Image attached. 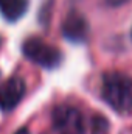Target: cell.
I'll return each mask as SVG.
<instances>
[{"mask_svg":"<svg viewBox=\"0 0 132 134\" xmlns=\"http://www.w3.org/2000/svg\"><path fill=\"white\" fill-rule=\"evenodd\" d=\"M101 94L104 101L118 114H129L132 109V80L124 73H106Z\"/></svg>","mask_w":132,"mask_h":134,"instance_id":"1","label":"cell"},{"mask_svg":"<svg viewBox=\"0 0 132 134\" xmlns=\"http://www.w3.org/2000/svg\"><path fill=\"white\" fill-rule=\"evenodd\" d=\"M22 52L31 63L44 69H56L62 61V53L39 37L27 39L22 45Z\"/></svg>","mask_w":132,"mask_h":134,"instance_id":"2","label":"cell"},{"mask_svg":"<svg viewBox=\"0 0 132 134\" xmlns=\"http://www.w3.org/2000/svg\"><path fill=\"white\" fill-rule=\"evenodd\" d=\"M25 95V81L20 76H11L0 84V109L13 111Z\"/></svg>","mask_w":132,"mask_h":134,"instance_id":"4","label":"cell"},{"mask_svg":"<svg viewBox=\"0 0 132 134\" xmlns=\"http://www.w3.org/2000/svg\"><path fill=\"white\" fill-rule=\"evenodd\" d=\"M0 44H2V41H0Z\"/></svg>","mask_w":132,"mask_h":134,"instance_id":"11","label":"cell"},{"mask_svg":"<svg viewBox=\"0 0 132 134\" xmlns=\"http://www.w3.org/2000/svg\"><path fill=\"white\" fill-rule=\"evenodd\" d=\"M87 33H89V24L86 17L76 11L68 13V16L62 22V34L67 41L81 44L87 39Z\"/></svg>","mask_w":132,"mask_h":134,"instance_id":"5","label":"cell"},{"mask_svg":"<svg viewBox=\"0 0 132 134\" xmlns=\"http://www.w3.org/2000/svg\"><path fill=\"white\" fill-rule=\"evenodd\" d=\"M107 128H109V123L103 115H95L92 119V131H93V134H104L107 131Z\"/></svg>","mask_w":132,"mask_h":134,"instance_id":"7","label":"cell"},{"mask_svg":"<svg viewBox=\"0 0 132 134\" xmlns=\"http://www.w3.org/2000/svg\"><path fill=\"white\" fill-rule=\"evenodd\" d=\"M14 134H30V131H28L27 128H20L19 131H16V133H14Z\"/></svg>","mask_w":132,"mask_h":134,"instance_id":"9","label":"cell"},{"mask_svg":"<svg viewBox=\"0 0 132 134\" xmlns=\"http://www.w3.org/2000/svg\"><path fill=\"white\" fill-rule=\"evenodd\" d=\"M28 9V0H0V14L8 22L19 20Z\"/></svg>","mask_w":132,"mask_h":134,"instance_id":"6","label":"cell"},{"mask_svg":"<svg viewBox=\"0 0 132 134\" xmlns=\"http://www.w3.org/2000/svg\"><path fill=\"white\" fill-rule=\"evenodd\" d=\"M129 0H106V3L109 5V6H121V5H124V3H128Z\"/></svg>","mask_w":132,"mask_h":134,"instance_id":"8","label":"cell"},{"mask_svg":"<svg viewBox=\"0 0 132 134\" xmlns=\"http://www.w3.org/2000/svg\"><path fill=\"white\" fill-rule=\"evenodd\" d=\"M53 128L58 134H82L84 122L78 109L71 106H58L53 111Z\"/></svg>","mask_w":132,"mask_h":134,"instance_id":"3","label":"cell"},{"mask_svg":"<svg viewBox=\"0 0 132 134\" xmlns=\"http://www.w3.org/2000/svg\"><path fill=\"white\" fill-rule=\"evenodd\" d=\"M131 36H132V31H131Z\"/></svg>","mask_w":132,"mask_h":134,"instance_id":"10","label":"cell"}]
</instances>
